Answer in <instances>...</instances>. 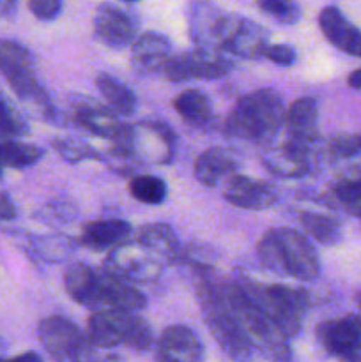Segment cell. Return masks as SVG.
Segmentation results:
<instances>
[{"mask_svg":"<svg viewBox=\"0 0 361 362\" xmlns=\"http://www.w3.org/2000/svg\"><path fill=\"white\" fill-rule=\"evenodd\" d=\"M127 191L140 204L159 205L166 200L168 186L156 175H137L127 184Z\"/></svg>","mask_w":361,"mask_h":362,"instance_id":"cell-31","label":"cell"},{"mask_svg":"<svg viewBox=\"0 0 361 362\" xmlns=\"http://www.w3.org/2000/svg\"><path fill=\"white\" fill-rule=\"evenodd\" d=\"M4 362H42V357L38 352H25L13 359H4Z\"/></svg>","mask_w":361,"mask_h":362,"instance_id":"cell-41","label":"cell"},{"mask_svg":"<svg viewBox=\"0 0 361 362\" xmlns=\"http://www.w3.org/2000/svg\"><path fill=\"white\" fill-rule=\"evenodd\" d=\"M257 257L268 271L299 281H314L321 274V260L303 233L292 228H271L257 244Z\"/></svg>","mask_w":361,"mask_h":362,"instance_id":"cell-1","label":"cell"},{"mask_svg":"<svg viewBox=\"0 0 361 362\" xmlns=\"http://www.w3.org/2000/svg\"><path fill=\"white\" fill-rule=\"evenodd\" d=\"M222 293L227 306L230 308L246 338L250 339L253 350H257L269 362L292 361L289 336L251 303L239 283H222Z\"/></svg>","mask_w":361,"mask_h":362,"instance_id":"cell-4","label":"cell"},{"mask_svg":"<svg viewBox=\"0 0 361 362\" xmlns=\"http://www.w3.org/2000/svg\"><path fill=\"white\" fill-rule=\"evenodd\" d=\"M28 133V126L21 113L7 101L0 99V140L20 138Z\"/></svg>","mask_w":361,"mask_h":362,"instance_id":"cell-35","label":"cell"},{"mask_svg":"<svg viewBox=\"0 0 361 362\" xmlns=\"http://www.w3.org/2000/svg\"><path fill=\"white\" fill-rule=\"evenodd\" d=\"M264 57L278 66H292L296 62V49L289 45H269L265 48Z\"/></svg>","mask_w":361,"mask_h":362,"instance_id":"cell-38","label":"cell"},{"mask_svg":"<svg viewBox=\"0 0 361 362\" xmlns=\"http://www.w3.org/2000/svg\"><path fill=\"white\" fill-rule=\"evenodd\" d=\"M16 218V207L6 193L0 191V221H13Z\"/></svg>","mask_w":361,"mask_h":362,"instance_id":"cell-39","label":"cell"},{"mask_svg":"<svg viewBox=\"0 0 361 362\" xmlns=\"http://www.w3.org/2000/svg\"><path fill=\"white\" fill-rule=\"evenodd\" d=\"M234 14L211 0H191L188 6V32L197 48L223 52Z\"/></svg>","mask_w":361,"mask_h":362,"instance_id":"cell-9","label":"cell"},{"mask_svg":"<svg viewBox=\"0 0 361 362\" xmlns=\"http://www.w3.org/2000/svg\"><path fill=\"white\" fill-rule=\"evenodd\" d=\"M297 221H299L303 232L314 240H317L319 244H322V246H335L343 237L340 221L326 214H321V212L303 211L297 214Z\"/></svg>","mask_w":361,"mask_h":362,"instance_id":"cell-28","label":"cell"},{"mask_svg":"<svg viewBox=\"0 0 361 362\" xmlns=\"http://www.w3.org/2000/svg\"><path fill=\"white\" fill-rule=\"evenodd\" d=\"M356 303H357V306H360V310H361V292L356 296Z\"/></svg>","mask_w":361,"mask_h":362,"instance_id":"cell-45","label":"cell"},{"mask_svg":"<svg viewBox=\"0 0 361 362\" xmlns=\"http://www.w3.org/2000/svg\"><path fill=\"white\" fill-rule=\"evenodd\" d=\"M172 57V42L158 32H145L131 45V67L140 76L163 73Z\"/></svg>","mask_w":361,"mask_h":362,"instance_id":"cell-18","label":"cell"},{"mask_svg":"<svg viewBox=\"0 0 361 362\" xmlns=\"http://www.w3.org/2000/svg\"><path fill=\"white\" fill-rule=\"evenodd\" d=\"M137 243L165 264H177L183 255V246L177 239L176 232L172 230V226L165 225V223H151V225L142 226L138 230Z\"/></svg>","mask_w":361,"mask_h":362,"instance_id":"cell-23","label":"cell"},{"mask_svg":"<svg viewBox=\"0 0 361 362\" xmlns=\"http://www.w3.org/2000/svg\"><path fill=\"white\" fill-rule=\"evenodd\" d=\"M88 341L96 349L127 346L134 352H149L154 345V331L138 311L110 308L98 310L87 320Z\"/></svg>","mask_w":361,"mask_h":362,"instance_id":"cell-5","label":"cell"},{"mask_svg":"<svg viewBox=\"0 0 361 362\" xmlns=\"http://www.w3.org/2000/svg\"><path fill=\"white\" fill-rule=\"evenodd\" d=\"M258 9L282 25H294L301 18V7L296 0H257Z\"/></svg>","mask_w":361,"mask_h":362,"instance_id":"cell-33","label":"cell"},{"mask_svg":"<svg viewBox=\"0 0 361 362\" xmlns=\"http://www.w3.org/2000/svg\"><path fill=\"white\" fill-rule=\"evenodd\" d=\"M39 341L55 362H94L98 349L88 341L74 322L64 317H48L38 327Z\"/></svg>","mask_w":361,"mask_h":362,"instance_id":"cell-7","label":"cell"},{"mask_svg":"<svg viewBox=\"0 0 361 362\" xmlns=\"http://www.w3.org/2000/svg\"><path fill=\"white\" fill-rule=\"evenodd\" d=\"M251 303L271 318L289 338H296L303 327L304 315L310 306V297L304 290L289 285H264V283L241 279L237 281Z\"/></svg>","mask_w":361,"mask_h":362,"instance_id":"cell-6","label":"cell"},{"mask_svg":"<svg viewBox=\"0 0 361 362\" xmlns=\"http://www.w3.org/2000/svg\"><path fill=\"white\" fill-rule=\"evenodd\" d=\"M2 170H4V165H2V159H0V177H2Z\"/></svg>","mask_w":361,"mask_h":362,"instance_id":"cell-46","label":"cell"},{"mask_svg":"<svg viewBox=\"0 0 361 362\" xmlns=\"http://www.w3.org/2000/svg\"><path fill=\"white\" fill-rule=\"evenodd\" d=\"M53 148L57 154L67 163H80L85 159H103V156L81 140H73V138H59L53 141Z\"/></svg>","mask_w":361,"mask_h":362,"instance_id":"cell-34","label":"cell"},{"mask_svg":"<svg viewBox=\"0 0 361 362\" xmlns=\"http://www.w3.org/2000/svg\"><path fill=\"white\" fill-rule=\"evenodd\" d=\"M64 0H28V9L38 20L53 21L60 14Z\"/></svg>","mask_w":361,"mask_h":362,"instance_id":"cell-37","label":"cell"},{"mask_svg":"<svg viewBox=\"0 0 361 362\" xmlns=\"http://www.w3.org/2000/svg\"><path fill=\"white\" fill-rule=\"evenodd\" d=\"M124 2H137V0H124Z\"/></svg>","mask_w":361,"mask_h":362,"instance_id":"cell-47","label":"cell"},{"mask_svg":"<svg viewBox=\"0 0 361 362\" xmlns=\"http://www.w3.org/2000/svg\"><path fill=\"white\" fill-rule=\"evenodd\" d=\"M205 350L200 338L188 325H170L156 343L158 362H204Z\"/></svg>","mask_w":361,"mask_h":362,"instance_id":"cell-14","label":"cell"},{"mask_svg":"<svg viewBox=\"0 0 361 362\" xmlns=\"http://www.w3.org/2000/svg\"><path fill=\"white\" fill-rule=\"evenodd\" d=\"M98 271L85 264H73L64 272V288L76 304L85 308L94 306V292Z\"/></svg>","mask_w":361,"mask_h":362,"instance_id":"cell-25","label":"cell"},{"mask_svg":"<svg viewBox=\"0 0 361 362\" xmlns=\"http://www.w3.org/2000/svg\"><path fill=\"white\" fill-rule=\"evenodd\" d=\"M264 166L278 177H301L310 170V152L290 147L283 141L262 156Z\"/></svg>","mask_w":361,"mask_h":362,"instance_id":"cell-24","label":"cell"},{"mask_svg":"<svg viewBox=\"0 0 361 362\" xmlns=\"http://www.w3.org/2000/svg\"><path fill=\"white\" fill-rule=\"evenodd\" d=\"M71 119L78 124L80 127H84L85 131L92 134H98V136L110 138L113 136V133L117 131V127L120 126L119 119L115 117V113L108 108V106H101L99 103L92 101L87 98H78L71 103Z\"/></svg>","mask_w":361,"mask_h":362,"instance_id":"cell-21","label":"cell"},{"mask_svg":"<svg viewBox=\"0 0 361 362\" xmlns=\"http://www.w3.org/2000/svg\"><path fill=\"white\" fill-rule=\"evenodd\" d=\"M268 46L269 32L262 25L239 16V14H234L232 25H230L225 45H223V52L239 57V59L257 60L264 57Z\"/></svg>","mask_w":361,"mask_h":362,"instance_id":"cell-16","label":"cell"},{"mask_svg":"<svg viewBox=\"0 0 361 362\" xmlns=\"http://www.w3.org/2000/svg\"><path fill=\"white\" fill-rule=\"evenodd\" d=\"M173 110L184 122L191 126H207L214 119L211 99L197 88H188L173 99Z\"/></svg>","mask_w":361,"mask_h":362,"instance_id":"cell-26","label":"cell"},{"mask_svg":"<svg viewBox=\"0 0 361 362\" xmlns=\"http://www.w3.org/2000/svg\"><path fill=\"white\" fill-rule=\"evenodd\" d=\"M4 350H6V345H4L2 338H0V357H2V356H4Z\"/></svg>","mask_w":361,"mask_h":362,"instance_id":"cell-44","label":"cell"},{"mask_svg":"<svg viewBox=\"0 0 361 362\" xmlns=\"http://www.w3.org/2000/svg\"><path fill=\"white\" fill-rule=\"evenodd\" d=\"M133 228L122 219H99L91 221L81 228L80 244L92 251H108L127 243Z\"/></svg>","mask_w":361,"mask_h":362,"instance_id":"cell-22","label":"cell"},{"mask_svg":"<svg viewBox=\"0 0 361 362\" xmlns=\"http://www.w3.org/2000/svg\"><path fill=\"white\" fill-rule=\"evenodd\" d=\"M103 271L137 286V283L154 281L161 274V264L137 240L134 243L127 240L113 247V251L105 260Z\"/></svg>","mask_w":361,"mask_h":362,"instance_id":"cell-10","label":"cell"},{"mask_svg":"<svg viewBox=\"0 0 361 362\" xmlns=\"http://www.w3.org/2000/svg\"><path fill=\"white\" fill-rule=\"evenodd\" d=\"M42 154H45L42 148L32 144H25L16 138L0 140V159H2L4 168H27V166L35 165L42 158Z\"/></svg>","mask_w":361,"mask_h":362,"instance_id":"cell-30","label":"cell"},{"mask_svg":"<svg viewBox=\"0 0 361 362\" xmlns=\"http://www.w3.org/2000/svg\"><path fill=\"white\" fill-rule=\"evenodd\" d=\"M147 306V297L131 283L122 281L115 276L105 271L98 272V283L94 292V306L92 310H110V308H120V310L140 311Z\"/></svg>","mask_w":361,"mask_h":362,"instance_id":"cell-17","label":"cell"},{"mask_svg":"<svg viewBox=\"0 0 361 362\" xmlns=\"http://www.w3.org/2000/svg\"><path fill=\"white\" fill-rule=\"evenodd\" d=\"M34 71V57L23 45L9 39L0 41V74L7 81Z\"/></svg>","mask_w":361,"mask_h":362,"instance_id":"cell-29","label":"cell"},{"mask_svg":"<svg viewBox=\"0 0 361 362\" xmlns=\"http://www.w3.org/2000/svg\"><path fill=\"white\" fill-rule=\"evenodd\" d=\"M18 0H0V20H9L16 14Z\"/></svg>","mask_w":361,"mask_h":362,"instance_id":"cell-40","label":"cell"},{"mask_svg":"<svg viewBox=\"0 0 361 362\" xmlns=\"http://www.w3.org/2000/svg\"><path fill=\"white\" fill-rule=\"evenodd\" d=\"M94 362H126L122 359L120 356H117V354H98V357H96Z\"/></svg>","mask_w":361,"mask_h":362,"instance_id":"cell-43","label":"cell"},{"mask_svg":"<svg viewBox=\"0 0 361 362\" xmlns=\"http://www.w3.org/2000/svg\"><path fill=\"white\" fill-rule=\"evenodd\" d=\"M234 71L229 53L218 49L197 48L170 57L163 74L173 83L188 80H219Z\"/></svg>","mask_w":361,"mask_h":362,"instance_id":"cell-8","label":"cell"},{"mask_svg":"<svg viewBox=\"0 0 361 362\" xmlns=\"http://www.w3.org/2000/svg\"><path fill=\"white\" fill-rule=\"evenodd\" d=\"M239 168V158L230 148L212 147L202 152L193 165L195 179L202 186L214 187L225 179L232 177Z\"/></svg>","mask_w":361,"mask_h":362,"instance_id":"cell-20","label":"cell"},{"mask_svg":"<svg viewBox=\"0 0 361 362\" xmlns=\"http://www.w3.org/2000/svg\"><path fill=\"white\" fill-rule=\"evenodd\" d=\"M223 198L230 205H236L239 209L264 211V209L273 207L276 204L278 193L269 182L234 173L232 177H229V180H225Z\"/></svg>","mask_w":361,"mask_h":362,"instance_id":"cell-15","label":"cell"},{"mask_svg":"<svg viewBox=\"0 0 361 362\" xmlns=\"http://www.w3.org/2000/svg\"><path fill=\"white\" fill-rule=\"evenodd\" d=\"M94 35L101 45L113 49L127 48L138 37V21L127 11L113 6L101 4L98 6L92 20Z\"/></svg>","mask_w":361,"mask_h":362,"instance_id":"cell-12","label":"cell"},{"mask_svg":"<svg viewBox=\"0 0 361 362\" xmlns=\"http://www.w3.org/2000/svg\"><path fill=\"white\" fill-rule=\"evenodd\" d=\"M197 299L209 332L227 357L234 362H250L253 346L237 318L227 306L222 293V283L211 279V271L198 272Z\"/></svg>","mask_w":361,"mask_h":362,"instance_id":"cell-3","label":"cell"},{"mask_svg":"<svg viewBox=\"0 0 361 362\" xmlns=\"http://www.w3.org/2000/svg\"><path fill=\"white\" fill-rule=\"evenodd\" d=\"M285 101L280 92L260 88L243 95L227 115L223 129L237 140L265 144L285 122Z\"/></svg>","mask_w":361,"mask_h":362,"instance_id":"cell-2","label":"cell"},{"mask_svg":"<svg viewBox=\"0 0 361 362\" xmlns=\"http://www.w3.org/2000/svg\"><path fill=\"white\" fill-rule=\"evenodd\" d=\"M361 151V136L356 134H336L328 141V152L333 158H350Z\"/></svg>","mask_w":361,"mask_h":362,"instance_id":"cell-36","label":"cell"},{"mask_svg":"<svg viewBox=\"0 0 361 362\" xmlns=\"http://www.w3.org/2000/svg\"><path fill=\"white\" fill-rule=\"evenodd\" d=\"M96 87L105 99L106 106L115 115H133L134 110H137V98L127 85H124L112 74L101 73L96 78Z\"/></svg>","mask_w":361,"mask_h":362,"instance_id":"cell-27","label":"cell"},{"mask_svg":"<svg viewBox=\"0 0 361 362\" xmlns=\"http://www.w3.org/2000/svg\"><path fill=\"white\" fill-rule=\"evenodd\" d=\"M331 204L347 214L361 218V177H343L333 186Z\"/></svg>","mask_w":361,"mask_h":362,"instance_id":"cell-32","label":"cell"},{"mask_svg":"<svg viewBox=\"0 0 361 362\" xmlns=\"http://www.w3.org/2000/svg\"><path fill=\"white\" fill-rule=\"evenodd\" d=\"M317 339L328 356L340 362H361V317L345 315L319 324Z\"/></svg>","mask_w":361,"mask_h":362,"instance_id":"cell-11","label":"cell"},{"mask_svg":"<svg viewBox=\"0 0 361 362\" xmlns=\"http://www.w3.org/2000/svg\"><path fill=\"white\" fill-rule=\"evenodd\" d=\"M319 27L333 46L347 55L361 59V30L343 16L338 7H324L319 14Z\"/></svg>","mask_w":361,"mask_h":362,"instance_id":"cell-19","label":"cell"},{"mask_svg":"<svg viewBox=\"0 0 361 362\" xmlns=\"http://www.w3.org/2000/svg\"><path fill=\"white\" fill-rule=\"evenodd\" d=\"M347 83H349V87H353V88H361V69L353 71V73L349 74V80H347Z\"/></svg>","mask_w":361,"mask_h":362,"instance_id":"cell-42","label":"cell"},{"mask_svg":"<svg viewBox=\"0 0 361 362\" xmlns=\"http://www.w3.org/2000/svg\"><path fill=\"white\" fill-rule=\"evenodd\" d=\"M285 144L299 151L311 152L319 138V106L314 98H299L287 108Z\"/></svg>","mask_w":361,"mask_h":362,"instance_id":"cell-13","label":"cell"}]
</instances>
